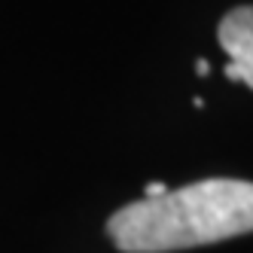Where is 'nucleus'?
<instances>
[{"label":"nucleus","instance_id":"obj_1","mask_svg":"<svg viewBox=\"0 0 253 253\" xmlns=\"http://www.w3.org/2000/svg\"><path fill=\"white\" fill-rule=\"evenodd\" d=\"M122 253H171L253 232L250 180H198L119 208L107 223Z\"/></svg>","mask_w":253,"mask_h":253},{"label":"nucleus","instance_id":"obj_2","mask_svg":"<svg viewBox=\"0 0 253 253\" xmlns=\"http://www.w3.org/2000/svg\"><path fill=\"white\" fill-rule=\"evenodd\" d=\"M220 46L229 55L226 77L253 88V6L232 9L220 22Z\"/></svg>","mask_w":253,"mask_h":253}]
</instances>
